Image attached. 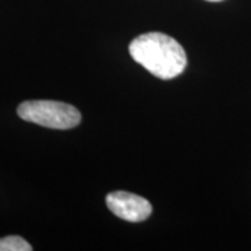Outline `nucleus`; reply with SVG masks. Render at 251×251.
<instances>
[{
  "mask_svg": "<svg viewBox=\"0 0 251 251\" xmlns=\"http://www.w3.org/2000/svg\"><path fill=\"white\" fill-rule=\"evenodd\" d=\"M206 1H222V0H206Z\"/></svg>",
  "mask_w": 251,
  "mask_h": 251,
  "instance_id": "5",
  "label": "nucleus"
},
{
  "mask_svg": "<svg viewBox=\"0 0 251 251\" xmlns=\"http://www.w3.org/2000/svg\"><path fill=\"white\" fill-rule=\"evenodd\" d=\"M106 205L119 218L127 222H143L152 212V205L147 198L127 191H113L106 196Z\"/></svg>",
  "mask_w": 251,
  "mask_h": 251,
  "instance_id": "3",
  "label": "nucleus"
},
{
  "mask_svg": "<svg viewBox=\"0 0 251 251\" xmlns=\"http://www.w3.org/2000/svg\"><path fill=\"white\" fill-rule=\"evenodd\" d=\"M17 115L25 122L54 130H69L81 122L78 109L57 100H25L17 108Z\"/></svg>",
  "mask_w": 251,
  "mask_h": 251,
  "instance_id": "2",
  "label": "nucleus"
},
{
  "mask_svg": "<svg viewBox=\"0 0 251 251\" xmlns=\"http://www.w3.org/2000/svg\"><path fill=\"white\" fill-rule=\"evenodd\" d=\"M32 246L20 236H7L0 239V251H31Z\"/></svg>",
  "mask_w": 251,
  "mask_h": 251,
  "instance_id": "4",
  "label": "nucleus"
},
{
  "mask_svg": "<svg viewBox=\"0 0 251 251\" xmlns=\"http://www.w3.org/2000/svg\"><path fill=\"white\" fill-rule=\"evenodd\" d=\"M131 57L152 75L171 80L184 72L187 56L183 46L162 32H148L137 36L128 46Z\"/></svg>",
  "mask_w": 251,
  "mask_h": 251,
  "instance_id": "1",
  "label": "nucleus"
}]
</instances>
